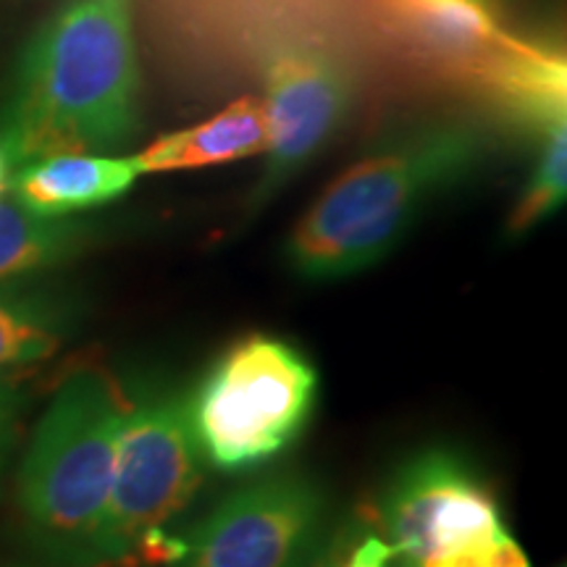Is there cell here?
Returning a JSON list of instances; mask_svg holds the SVG:
<instances>
[{
    "instance_id": "1",
    "label": "cell",
    "mask_w": 567,
    "mask_h": 567,
    "mask_svg": "<svg viewBox=\"0 0 567 567\" xmlns=\"http://www.w3.org/2000/svg\"><path fill=\"white\" fill-rule=\"evenodd\" d=\"M140 63L130 0H71L21 55L0 113L6 166L103 155L137 126Z\"/></svg>"
},
{
    "instance_id": "2",
    "label": "cell",
    "mask_w": 567,
    "mask_h": 567,
    "mask_svg": "<svg viewBox=\"0 0 567 567\" xmlns=\"http://www.w3.org/2000/svg\"><path fill=\"white\" fill-rule=\"evenodd\" d=\"M488 137L467 118L410 124L326 184L287 239V264L334 281L384 260L421 210L481 166Z\"/></svg>"
},
{
    "instance_id": "3",
    "label": "cell",
    "mask_w": 567,
    "mask_h": 567,
    "mask_svg": "<svg viewBox=\"0 0 567 567\" xmlns=\"http://www.w3.org/2000/svg\"><path fill=\"white\" fill-rule=\"evenodd\" d=\"M126 394L82 368L55 389L19 473V505L48 547L90 565L109 507Z\"/></svg>"
},
{
    "instance_id": "4",
    "label": "cell",
    "mask_w": 567,
    "mask_h": 567,
    "mask_svg": "<svg viewBox=\"0 0 567 567\" xmlns=\"http://www.w3.org/2000/svg\"><path fill=\"white\" fill-rule=\"evenodd\" d=\"M316 368L284 339L252 334L213 365L189 402L197 446L224 471L279 455L316 402Z\"/></svg>"
},
{
    "instance_id": "5",
    "label": "cell",
    "mask_w": 567,
    "mask_h": 567,
    "mask_svg": "<svg viewBox=\"0 0 567 567\" xmlns=\"http://www.w3.org/2000/svg\"><path fill=\"white\" fill-rule=\"evenodd\" d=\"M203 484L189 402L174 394L126 396L109 507L90 565H124L151 530L184 513Z\"/></svg>"
},
{
    "instance_id": "6",
    "label": "cell",
    "mask_w": 567,
    "mask_h": 567,
    "mask_svg": "<svg viewBox=\"0 0 567 567\" xmlns=\"http://www.w3.org/2000/svg\"><path fill=\"white\" fill-rule=\"evenodd\" d=\"M384 542L408 567L476 551L502 534L488 484L446 450L423 452L396 473L384 499Z\"/></svg>"
},
{
    "instance_id": "7",
    "label": "cell",
    "mask_w": 567,
    "mask_h": 567,
    "mask_svg": "<svg viewBox=\"0 0 567 567\" xmlns=\"http://www.w3.org/2000/svg\"><path fill=\"white\" fill-rule=\"evenodd\" d=\"M323 507V492L305 476L239 488L203 523L176 567H305Z\"/></svg>"
},
{
    "instance_id": "8",
    "label": "cell",
    "mask_w": 567,
    "mask_h": 567,
    "mask_svg": "<svg viewBox=\"0 0 567 567\" xmlns=\"http://www.w3.org/2000/svg\"><path fill=\"white\" fill-rule=\"evenodd\" d=\"M381 40L436 80L476 84L509 40L494 0H371Z\"/></svg>"
},
{
    "instance_id": "9",
    "label": "cell",
    "mask_w": 567,
    "mask_h": 567,
    "mask_svg": "<svg viewBox=\"0 0 567 567\" xmlns=\"http://www.w3.org/2000/svg\"><path fill=\"white\" fill-rule=\"evenodd\" d=\"M476 95L502 116L530 132H549L565 124L567 63L555 40H528L509 34L476 84Z\"/></svg>"
},
{
    "instance_id": "10",
    "label": "cell",
    "mask_w": 567,
    "mask_h": 567,
    "mask_svg": "<svg viewBox=\"0 0 567 567\" xmlns=\"http://www.w3.org/2000/svg\"><path fill=\"white\" fill-rule=\"evenodd\" d=\"M271 147V124L260 97H239L208 122L155 140L151 147L132 155L134 168L142 174L187 172V168L216 166L252 158Z\"/></svg>"
},
{
    "instance_id": "11",
    "label": "cell",
    "mask_w": 567,
    "mask_h": 567,
    "mask_svg": "<svg viewBox=\"0 0 567 567\" xmlns=\"http://www.w3.org/2000/svg\"><path fill=\"white\" fill-rule=\"evenodd\" d=\"M137 176L132 155H59L13 172L9 189L38 216L66 218L69 213L97 208L130 193Z\"/></svg>"
},
{
    "instance_id": "12",
    "label": "cell",
    "mask_w": 567,
    "mask_h": 567,
    "mask_svg": "<svg viewBox=\"0 0 567 567\" xmlns=\"http://www.w3.org/2000/svg\"><path fill=\"white\" fill-rule=\"evenodd\" d=\"M71 313L45 295L0 292V386L53 358L69 339Z\"/></svg>"
},
{
    "instance_id": "13",
    "label": "cell",
    "mask_w": 567,
    "mask_h": 567,
    "mask_svg": "<svg viewBox=\"0 0 567 567\" xmlns=\"http://www.w3.org/2000/svg\"><path fill=\"white\" fill-rule=\"evenodd\" d=\"M84 226L32 213L17 197L0 193V284L59 266L80 250Z\"/></svg>"
},
{
    "instance_id": "14",
    "label": "cell",
    "mask_w": 567,
    "mask_h": 567,
    "mask_svg": "<svg viewBox=\"0 0 567 567\" xmlns=\"http://www.w3.org/2000/svg\"><path fill=\"white\" fill-rule=\"evenodd\" d=\"M567 195V124L551 126L538 142V158L507 218L509 237H520L563 208Z\"/></svg>"
},
{
    "instance_id": "15",
    "label": "cell",
    "mask_w": 567,
    "mask_h": 567,
    "mask_svg": "<svg viewBox=\"0 0 567 567\" xmlns=\"http://www.w3.org/2000/svg\"><path fill=\"white\" fill-rule=\"evenodd\" d=\"M478 567H528V559L523 555L520 547L509 538L505 530L496 534L492 542L484 544L476 551Z\"/></svg>"
},
{
    "instance_id": "16",
    "label": "cell",
    "mask_w": 567,
    "mask_h": 567,
    "mask_svg": "<svg viewBox=\"0 0 567 567\" xmlns=\"http://www.w3.org/2000/svg\"><path fill=\"white\" fill-rule=\"evenodd\" d=\"M394 559V549L389 547L384 538L368 536L358 547L350 549L342 567H389Z\"/></svg>"
},
{
    "instance_id": "17",
    "label": "cell",
    "mask_w": 567,
    "mask_h": 567,
    "mask_svg": "<svg viewBox=\"0 0 567 567\" xmlns=\"http://www.w3.org/2000/svg\"><path fill=\"white\" fill-rule=\"evenodd\" d=\"M350 538L344 542V536H337L334 542L323 544L321 551H316L313 557H308L305 567H342L347 555H350Z\"/></svg>"
},
{
    "instance_id": "18",
    "label": "cell",
    "mask_w": 567,
    "mask_h": 567,
    "mask_svg": "<svg viewBox=\"0 0 567 567\" xmlns=\"http://www.w3.org/2000/svg\"><path fill=\"white\" fill-rule=\"evenodd\" d=\"M9 421H11V386H0V436H3V429Z\"/></svg>"
},
{
    "instance_id": "19",
    "label": "cell",
    "mask_w": 567,
    "mask_h": 567,
    "mask_svg": "<svg viewBox=\"0 0 567 567\" xmlns=\"http://www.w3.org/2000/svg\"><path fill=\"white\" fill-rule=\"evenodd\" d=\"M6 174H9V166H6L3 153H0V193H3V189H6Z\"/></svg>"
}]
</instances>
